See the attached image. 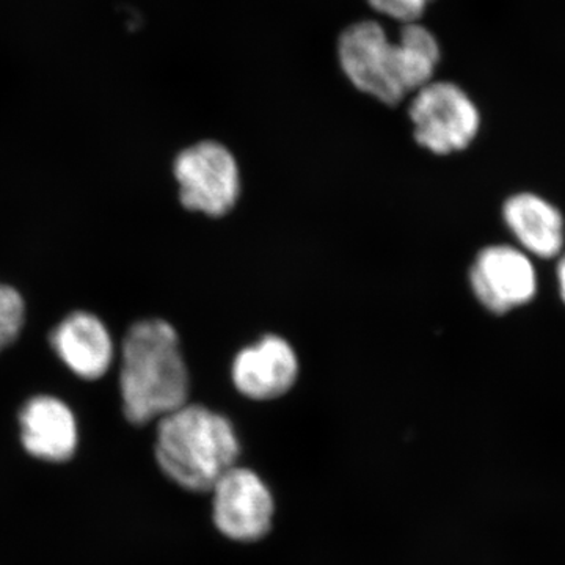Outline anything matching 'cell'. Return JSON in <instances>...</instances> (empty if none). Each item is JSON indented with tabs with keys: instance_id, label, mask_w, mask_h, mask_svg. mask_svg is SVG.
<instances>
[{
	"instance_id": "1",
	"label": "cell",
	"mask_w": 565,
	"mask_h": 565,
	"mask_svg": "<svg viewBox=\"0 0 565 565\" xmlns=\"http://www.w3.org/2000/svg\"><path fill=\"white\" fill-rule=\"evenodd\" d=\"M120 394L126 419L143 426L189 403L191 374L172 323L143 319L122 338Z\"/></svg>"
},
{
	"instance_id": "2",
	"label": "cell",
	"mask_w": 565,
	"mask_h": 565,
	"mask_svg": "<svg viewBox=\"0 0 565 565\" xmlns=\"http://www.w3.org/2000/svg\"><path fill=\"white\" fill-rule=\"evenodd\" d=\"M239 437L226 416L185 404L158 422L154 456L162 473L189 492H211L237 465Z\"/></svg>"
},
{
	"instance_id": "3",
	"label": "cell",
	"mask_w": 565,
	"mask_h": 565,
	"mask_svg": "<svg viewBox=\"0 0 565 565\" xmlns=\"http://www.w3.org/2000/svg\"><path fill=\"white\" fill-rule=\"evenodd\" d=\"M337 55L341 73L356 92L388 107L412 96L399 43L377 21L348 25L338 39Z\"/></svg>"
},
{
	"instance_id": "4",
	"label": "cell",
	"mask_w": 565,
	"mask_h": 565,
	"mask_svg": "<svg viewBox=\"0 0 565 565\" xmlns=\"http://www.w3.org/2000/svg\"><path fill=\"white\" fill-rule=\"evenodd\" d=\"M408 118L416 143L435 156L467 150L481 129V111L451 81H433L412 95Z\"/></svg>"
},
{
	"instance_id": "5",
	"label": "cell",
	"mask_w": 565,
	"mask_h": 565,
	"mask_svg": "<svg viewBox=\"0 0 565 565\" xmlns=\"http://www.w3.org/2000/svg\"><path fill=\"white\" fill-rule=\"evenodd\" d=\"M173 173L180 202L188 211L211 218L225 217L239 202V163L221 141H196L182 150L174 159Z\"/></svg>"
},
{
	"instance_id": "6",
	"label": "cell",
	"mask_w": 565,
	"mask_h": 565,
	"mask_svg": "<svg viewBox=\"0 0 565 565\" xmlns=\"http://www.w3.org/2000/svg\"><path fill=\"white\" fill-rule=\"evenodd\" d=\"M212 492V520L226 539L256 542L273 527V492L250 468L234 465L215 482Z\"/></svg>"
},
{
	"instance_id": "7",
	"label": "cell",
	"mask_w": 565,
	"mask_h": 565,
	"mask_svg": "<svg viewBox=\"0 0 565 565\" xmlns=\"http://www.w3.org/2000/svg\"><path fill=\"white\" fill-rule=\"evenodd\" d=\"M470 286L487 311L505 315L534 299L537 273L533 259L522 248L489 245L471 264Z\"/></svg>"
},
{
	"instance_id": "8",
	"label": "cell",
	"mask_w": 565,
	"mask_h": 565,
	"mask_svg": "<svg viewBox=\"0 0 565 565\" xmlns=\"http://www.w3.org/2000/svg\"><path fill=\"white\" fill-rule=\"evenodd\" d=\"M300 374L296 349L278 334L245 345L232 363V381L247 399L274 401L291 392Z\"/></svg>"
},
{
	"instance_id": "9",
	"label": "cell",
	"mask_w": 565,
	"mask_h": 565,
	"mask_svg": "<svg viewBox=\"0 0 565 565\" xmlns=\"http://www.w3.org/2000/svg\"><path fill=\"white\" fill-rule=\"evenodd\" d=\"M20 438L25 452L41 462H68L79 446L76 415L58 397L33 396L20 412Z\"/></svg>"
},
{
	"instance_id": "10",
	"label": "cell",
	"mask_w": 565,
	"mask_h": 565,
	"mask_svg": "<svg viewBox=\"0 0 565 565\" xmlns=\"http://www.w3.org/2000/svg\"><path fill=\"white\" fill-rule=\"evenodd\" d=\"M51 345L63 364L84 381H98L109 373L115 345L106 323L93 313L76 311L51 333Z\"/></svg>"
},
{
	"instance_id": "11",
	"label": "cell",
	"mask_w": 565,
	"mask_h": 565,
	"mask_svg": "<svg viewBox=\"0 0 565 565\" xmlns=\"http://www.w3.org/2000/svg\"><path fill=\"white\" fill-rule=\"evenodd\" d=\"M503 218L519 248L537 258H556L563 253L565 223L555 204L544 196L520 192L505 200Z\"/></svg>"
},
{
	"instance_id": "12",
	"label": "cell",
	"mask_w": 565,
	"mask_h": 565,
	"mask_svg": "<svg viewBox=\"0 0 565 565\" xmlns=\"http://www.w3.org/2000/svg\"><path fill=\"white\" fill-rule=\"evenodd\" d=\"M25 321L24 299L13 286L0 282V352L20 337Z\"/></svg>"
},
{
	"instance_id": "13",
	"label": "cell",
	"mask_w": 565,
	"mask_h": 565,
	"mask_svg": "<svg viewBox=\"0 0 565 565\" xmlns=\"http://www.w3.org/2000/svg\"><path fill=\"white\" fill-rule=\"evenodd\" d=\"M367 6L390 20L412 24L423 20L424 13L435 0H366Z\"/></svg>"
},
{
	"instance_id": "14",
	"label": "cell",
	"mask_w": 565,
	"mask_h": 565,
	"mask_svg": "<svg viewBox=\"0 0 565 565\" xmlns=\"http://www.w3.org/2000/svg\"><path fill=\"white\" fill-rule=\"evenodd\" d=\"M557 286H559L561 299L565 303V252L561 253L556 269Z\"/></svg>"
}]
</instances>
